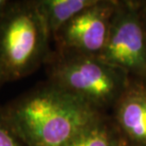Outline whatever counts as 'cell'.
I'll return each mask as SVG.
<instances>
[{
  "instance_id": "obj_1",
  "label": "cell",
  "mask_w": 146,
  "mask_h": 146,
  "mask_svg": "<svg viewBox=\"0 0 146 146\" xmlns=\"http://www.w3.org/2000/svg\"><path fill=\"white\" fill-rule=\"evenodd\" d=\"M2 113L26 146H66L106 115L48 81L2 106Z\"/></svg>"
},
{
  "instance_id": "obj_2",
  "label": "cell",
  "mask_w": 146,
  "mask_h": 146,
  "mask_svg": "<svg viewBox=\"0 0 146 146\" xmlns=\"http://www.w3.org/2000/svg\"><path fill=\"white\" fill-rule=\"evenodd\" d=\"M51 41L37 0H11L0 15V68L7 82L27 77L45 65Z\"/></svg>"
},
{
  "instance_id": "obj_3",
  "label": "cell",
  "mask_w": 146,
  "mask_h": 146,
  "mask_svg": "<svg viewBox=\"0 0 146 146\" xmlns=\"http://www.w3.org/2000/svg\"><path fill=\"white\" fill-rule=\"evenodd\" d=\"M45 66L48 82L106 114L130 82L126 73L98 56L52 50Z\"/></svg>"
},
{
  "instance_id": "obj_4",
  "label": "cell",
  "mask_w": 146,
  "mask_h": 146,
  "mask_svg": "<svg viewBox=\"0 0 146 146\" xmlns=\"http://www.w3.org/2000/svg\"><path fill=\"white\" fill-rule=\"evenodd\" d=\"M138 5L139 1H119L108 39L98 57L130 79L146 82V29Z\"/></svg>"
},
{
  "instance_id": "obj_5",
  "label": "cell",
  "mask_w": 146,
  "mask_h": 146,
  "mask_svg": "<svg viewBox=\"0 0 146 146\" xmlns=\"http://www.w3.org/2000/svg\"><path fill=\"white\" fill-rule=\"evenodd\" d=\"M118 4V0H96L53 36V50L99 56L108 39Z\"/></svg>"
},
{
  "instance_id": "obj_6",
  "label": "cell",
  "mask_w": 146,
  "mask_h": 146,
  "mask_svg": "<svg viewBox=\"0 0 146 146\" xmlns=\"http://www.w3.org/2000/svg\"><path fill=\"white\" fill-rule=\"evenodd\" d=\"M112 118L128 146H146V82L130 79L112 108Z\"/></svg>"
},
{
  "instance_id": "obj_7",
  "label": "cell",
  "mask_w": 146,
  "mask_h": 146,
  "mask_svg": "<svg viewBox=\"0 0 146 146\" xmlns=\"http://www.w3.org/2000/svg\"><path fill=\"white\" fill-rule=\"evenodd\" d=\"M96 0H37L51 38Z\"/></svg>"
},
{
  "instance_id": "obj_8",
  "label": "cell",
  "mask_w": 146,
  "mask_h": 146,
  "mask_svg": "<svg viewBox=\"0 0 146 146\" xmlns=\"http://www.w3.org/2000/svg\"><path fill=\"white\" fill-rule=\"evenodd\" d=\"M123 143L111 116L106 114L80 131L66 146H122Z\"/></svg>"
},
{
  "instance_id": "obj_9",
  "label": "cell",
  "mask_w": 146,
  "mask_h": 146,
  "mask_svg": "<svg viewBox=\"0 0 146 146\" xmlns=\"http://www.w3.org/2000/svg\"><path fill=\"white\" fill-rule=\"evenodd\" d=\"M0 146H26L8 124L0 106Z\"/></svg>"
},
{
  "instance_id": "obj_10",
  "label": "cell",
  "mask_w": 146,
  "mask_h": 146,
  "mask_svg": "<svg viewBox=\"0 0 146 146\" xmlns=\"http://www.w3.org/2000/svg\"><path fill=\"white\" fill-rule=\"evenodd\" d=\"M138 13L141 23L143 24L144 28L146 29V1H139Z\"/></svg>"
},
{
  "instance_id": "obj_11",
  "label": "cell",
  "mask_w": 146,
  "mask_h": 146,
  "mask_svg": "<svg viewBox=\"0 0 146 146\" xmlns=\"http://www.w3.org/2000/svg\"><path fill=\"white\" fill-rule=\"evenodd\" d=\"M11 3V0H0V15H2L5 13V11L7 10Z\"/></svg>"
},
{
  "instance_id": "obj_12",
  "label": "cell",
  "mask_w": 146,
  "mask_h": 146,
  "mask_svg": "<svg viewBox=\"0 0 146 146\" xmlns=\"http://www.w3.org/2000/svg\"><path fill=\"white\" fill-rule=\"evenodd\" d=\"M5 83H7V79L5 77L4 72H3L2 69L0 68V87H1Z\"/></svg>"
},
{
  "instance_id": "obj_13",
  "label": "cell",
  "mask_w": 146,
  "mask_h": 146,
  "mask_svg": "<svg viewBox=\"0 0 146 146\" xmlns=\"http://www.w3.org/2000/svg\"><path fill=\"white\" fill-rule=\"evenodd\" d=\"M122 146H128V145H126L125 143H123V144H122Z\"/></svg>"
}]
</instances>
